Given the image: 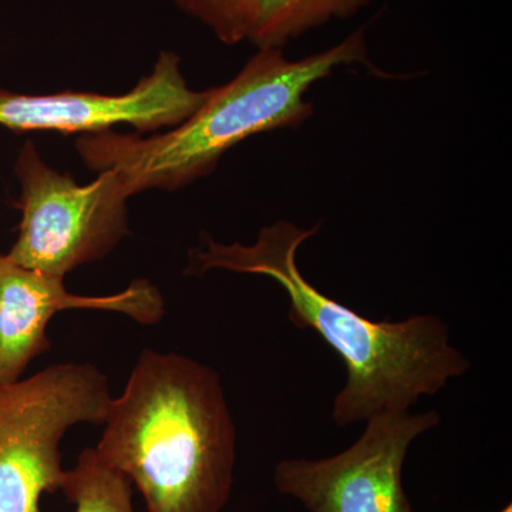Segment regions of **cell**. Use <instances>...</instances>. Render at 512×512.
I'll list each match as a JSON object with an SVG mask.
<instances>
[{
    "instance_id": "1",
    "label": "cell",
    "mask_w": 512,
    "mask_h": 512,
    "mask_svg": "<svg viewBox=\"0 0 512 512\" xmlns=\"http://www.w3.org/2000/svg\"><path fill=\"white\" fill-rule=\"evenodd\" d=\"M320 225L302 228L278 221L261 229L254 244H221L207 238L192 251L190 274L212 269L262 275L281 286L295 328L313 330L342 359L346 383L333 400L340 427L365 423L377 413L410 410L420 397L434 396L471 369L451 343L450 329L434 315L402 320L365 318L320 292L299 269V248Z\"/></svg>"
},
{
    "instance_id": "2",
    "label": "cell",
    "mask_w": 512,
    "mask_h": 512,
    "mask_svg": "<svg viewBox=\"0 0 512 512\" xmlns=\"http://www.w3.org/2000/svg\"><path fill=\"white\" fill-rule=\"evenodd\" d=\"M97 456L148 512H222L234 485L237 429L221 377L180 353L146 349L111 399Z\"/></svg>"
},
{
    "instance_id": "3",
    "label": "cell",
    "mask_w": 512,
    "mask_h": 512,
    "mask_svg": "<svg viewBox=\"0 0 512 512\" xmlns=\"http://www.w3.org/2000/svg\"><path fill=\"white\" fill-rule=\"evenodd\" d=\"M359 62H366L362 32L302 60L286 59L281 47H261L231 82L208 90L204 103L171 130L150 137L83 134L76 148L93 171H117L131 195L178 190L210 174L241 141L308 120L313 106L306 94L313 84Z\"/></svg>"
},
{
    "instance_id": "4",
    "label": "cell",
    "mask_w": 512,
    "mask_h": 512,
    "mask_svg": "<svg viewBox=\"0 0 512 512\" xmlns=\"http://www.w3.org/2000/svg\"><path fill=\"white\" fill-rule=\"evenodd\" d=\"M111 399L109 379L90 363L0 383V512H42V495L66 480L63 437L77 424H103Z\"/></svg>"
},
{
    "instance_id": "5",
    "label": "cell",
    "mask_w": 512,
    "mask_h": 512,
    "mask_svg": "<svg viewBox=\"0 0 512 512\" xmlns=\"http://www.w3.org/2000/svg\"><path fill=\"white\" fill-rule=\"evenodd\" d=\"M20 185L19 234L8 258L42 274L64 278L109 255L127 237V202L133 195L117 171L97 173L87 185L60 174L26 141L16 158Z\"/></svg>"
},
{
    "instance_id": "6",
    "label": "cell",
    "mask_w": 512,
    "mask_h": 512,
    "mask_svg": "<svg viewBox=\"0 0 512 512\" xmlns=\"http://www.w3.org/2000/svg\"><path fill=\"white\" fill-rule=\"evenodd\" d=\"M440 421L434 410L377 413L342 453L282 460L274 483L309 512H416L403 487L404 461L414 441Z\"/></svg>"
},
{
    "instance_id": "7",
    "label": "cell",
    "mask_w": 512,
    "mask_h": 512,
    "mask_svg": "<svg viewBox=\"0 0 512 512\" xmlns=\"http://www.w3.org/2000/svg\"><path fill=\"white\" fill-rule=\"evenodd\" d=\"M191 89L174 52L158 56L153 72L124 94L64 92L32 96L0 87V127L15 131L90 134L130 124L140 131L173 128L207 99Z\"/></svg>"
},
{
    "instance_id": "8",
    "label": "cell",
    "mask_w": 512,
    "mask_h": 512,
    "mask_svg": "<svg viewBox=\"0 0 512 512\" xmlns=\"http://www.w3.org/2000/svg\"><path fill=\"white\" fill-rule=\"evenodd\" d=\"M67 309L120 313L154 325L163 319L165 302L146 279L113 295H76L67 291L64 278L23 268L0 254V383L22 379L30 363L50 349L47 326Z\"/></svg>"
},
{
    "instance_id": "9",
    "label": "cell",
    "mask_w": 512,
    "mask_h": 512,
    "mask_svg": "<svg viewBox=\"0 0 512 512\" xmlns=\"http://www.w3.org/2000/svg\"><path fill=\"white\" fill-rule=\"evenodd\" d=\"M369 0H264L248 39L261 47H281L293 37L333 18H346Z\"/></svg>"
},
{
    "instance_id": "10",
    "label": "cell",
    "mask_w": 512,
    "mask_h": 512,
    "mask_svg": "<svg viewBox=\"0 0 512 512\" xmlns=\"http://www.w3.org/2000/svg\"><path fill=\"white\" fill-rule=\"evenodd\" d=\"M74 512H134L133 484L86 448L62 487Z\"/></svg>"
},
{
    "instance_id": "11",
    "label": "cell",
    "mask_w": 512,
    "mask_h": 512,
    "mask_svg": "<svg viewBox=\"0 0 512 512\" xmlns=\"http://www.w3.org/2000/svg\"><path fill=\"white\" fill-rule=\"evenodd\" d=\"M184 12L190 13L228 45L248 39L249 25L239 0H177Z\"/></svg>"
},
{
    "instance_id": "12",
    "label": "cell",
    "mask_w": 512,
    "mask_h": 512,
    "mask_svg": "<svg viewBox=\"0 0 512 512\" xmlns=\"http://www.w3.org/2000/svg\"><path fill=\"white\" fill-rule=\"evenodd\" d=\"M262 3H264V0H239L242 13H244V18L249 25V35H251V30L254 28L256 16H258Z\"/></svg>"
},
{
    "instance_id": "13",
    "label": "cell",
    "mask_w": 512,
    "mask_h": 512,
    "mask_svg": "<svg viewBox=\"0 0 512 512\" xmlns=\"http://www.w3.org/2000/svg\"><path fill=\"white\" fill-rule=\"evenodd\" d=\"M497 512H512V505L511 504L505 505L503 510H500V511H497Z\"/></svg>"
},
{
    "instance_id": "14",
    "label": "cell",
    "mask_w": 512,
    "mask_h": 512,
    "mask_svg": "<svg viewBox=\"0 0 512 512\" xmlns=\"http://www.w3.org/2000/svg\"><path fill=\"white\" fill-rule=\"evenodd\" d=\"M0 254H2V252H0Z\"/></svg>"
}]
</instances>
